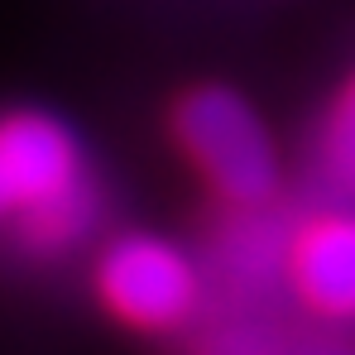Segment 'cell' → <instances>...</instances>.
<instances>
[{
  "mask_svg": "<svg viewBox=\"0 0 355 355\" xmlns=\"http://www.w3.org/2000/svg\"><path fill=\"white\" fill-rule=\"evenodd\" d=\"M101 192L77 135L49 111L0 116V226H15L34 254H62L92 236Z\"/></svg>",
  "mask_w": 355,
  "mask_h": 355,
  "instance_id": "6da1fadb",
  "label": "cell"
},
{
  "mask_svg": "<svg viewBox=\"0 0 355 355\" xmlns=\"http://www.w3.org/2000/svg\"><path fill=\"white\" fill-rule=\"evenodd\" d=\"M173 139L207 178V187L236 207H269L279 192V149L254 106L231 87H192L173 106Z\"/></svg>",
  "mask_w": 355,
  "mask_h": 355,
  "instance_id": "7a4b0ae2",
  "label": "cell"
},
{
  "mask_svg": "<svg viewBox=\"0 0 355 355\" xmlns=\"http://www.w3.org/2000/svg\"><path fill=\"white\" fill-rule=\"evenodd\" d=\"M96 293L106 312L130 331L168 336L182 331L202 307V274L173 240L130 231L96 259Z\"/></svg>",
  "mask_w": 355,
  "mask_h": 355,
  "instance_id": "3957f363",
  "label": "cell"
},
{
  "mask_svg": "<svg viewBox=\"0 0 355 355\" xmlns=\"http://www.w3.org/2000/svg\"><path fill=\"white\" fill-rule=\"evenodd\" d=\"M284 274L317 322L355 327V211H322L302 221L288 236Z\"/></svg>",
  "mask_w": 355,
  "mask_h": 355,
  "instance_id": "277c9868",
  "label": "cell"
},
{
  "mask_svg": "<svg viewBox=\"0 0 355 355\" xmlns=\"http://www.w3.org/2000/svg\"><path fill=\"white\" fill-rule=\"evenodd\" d=\"M312 164L327 187H336L341 197H355V77L336 92V101L327 106V116L312 135Z\"/></svg>",
  "mask_w": 355,
  "mask_h": 355,
  "instance_id": "5b68a950",
  "label": "cell"
},
{
  "mask_svg": "<svg viewBox=\"0 0 355 355\" xmlns=\"http://www.w3.org/2000/svg\"><path fill=\"white\" fill-rule=\"evenodd\" d=\"M192 355H293L288 341L269 327V322H254V317H231V322H216L197 336Z\"/></svg>",
  "mask_w": 355,
  "mask_h": 355,
  "instance_id": "8992f818",
  "label": "cell"
},
{
  "mask_svg": "<svg viewBox=\"0 0 355 355\" xmlns=\"http://www.w3.org/2000/svg\"><path fill=\"white\" fill-rule=\"evenodd\" d=\"M307 355H355L351 346H322V351H307Z\"/></svg>",
  "mask_w": 355,
  "mask_h": 355,
  "instance_id": "52a82bcc",
  "label": "cell"
}]
</instances>
